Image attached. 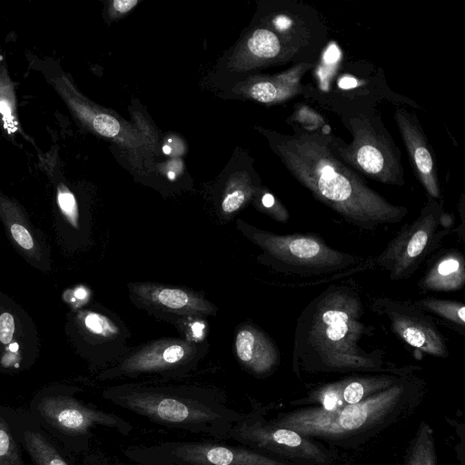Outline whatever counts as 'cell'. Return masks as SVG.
<instances>
[{"label":"cell","mask_w":465,"mask_h":465,"mask_svg":"<svg viewBox=\"0 0 465 465\" xmlns=\"http://www.w3.org/2000/svg\"><path fill=\"white\" fill-rule=\"evenodd\" d=\"M292 134L260 129L290 173L319 202L365 231L397 223L405 206L390 203L330 150L326 134L292 124Z\"/></svg>","instance_id":"1"},{"label":"cell","mask_w":465,"mask_h":465,"mask_svg":"<svg viewBox=\"0 0 465 465\" xmlns=\"http://www.w3.org/2000/svg\"><path fill=\"white\" fill-rule=\"evenodd\" d=\"M359 292L349 285H331L301 312L295 326L292 367L296 373H411L416 366H388L381 350L361 347L374 330L362 321Z\"/></svg>","instance_id":"2"},{"label":"cell","mask_w":465,"mask_h":465,"mask_svg":"<svg viewBox=\"0 0 465 465\" xmlns=\"http://www.w3.org/2000/svg\"><path fill=\"white\" fill-rule=\"evenodd\" d=\"M103 397L151 422L226 440L245 413L232 408L224 394L193 384L130 382L105 389Z\"/></svg>","instance_id":"3"},{"label":"cell","mask_w":465,"mask_h":465,"mask_svg":"<svg viewBox=\"0 0 465 465\" xmlns=\"http://www.w3.org/2000/svg\"><path fill=\"white\" fill-rule=\"evenodd\" d=\"M423 381L404 374L391 387L334 411L312 406L267 420L312 440L339 447H357L408 416L421 401Z\"/></svg>","instance_id":"4"},{"label":"cell","mask_w":465,"mask_h":465,"mask_svg":"<svg viewBox=\"0 0 465 465\" xmlns=\"http://www.w3.org/2000/svg\"><path fill=\"white\" fill-rule=\"evenodd\" d=\"M240 228L262 251L260 256L262 263L277 272L312 283L375 267L374 259L333 249L316 233L276 234L244 223Z\"/></svg>","instance_id":"5"},{"label":"cell","mask_w":465,"mask_h":465,"mask_svg":"<svg viewBox=\"0 0 465 465\" xmlns=\"http://www.w3.org/2000/svg\"><path fill=\"white\" fill-rule=\"evenodd\" d=\"M78 391L74 386L47 387L34 395L27 408L75 460L91 450L94 429L114 430L124 437L134 430L133 424L122 416L78 399Z\"/></svg>","instance_id":"6"},{"label":"cell","mask_w":465,"mask_h":465,"mask_svg":"<svg viewBox=\"0 0 465 465\" xmlns=\"http://www.w3.org/2000/svg\"><path fill=\"white\" fill-rule=\"evenodd\" d=\"M346 124L352 136L349 143L326 134L331 153L359 174L384 184L403 185L401 151L380 117L354 116L349 118Z\"/></svg>","instance_id":"7"},{"label":"cell","mask_w":465,"mask_h":465,"mask_svg":"<svg viewBox=\"0 0 465 465\" xmlns=\"http://www.w3.org/2000/svg\"><path fill=\"white\" fill-rule=\"evenodd\" d=\"M123 454L137 465H294L224 440H164L133 444Z\"/></svg>","instance_id":"8"},{"label":"cell","mask_w":465,"mask_h":465,"mask_svg":"<svg viewBox=\"0 0 465 465\" xmlns=\"http://www.w3.org/2000/svg\"><path fill=\"white\" fill-rule=\"evenodd\" d=\"M450 229V214L444 212L441 203L430 198L419 216L402 225L374 259L375 266L386 271L391 281L407 280L437 248Z\"/></svg>","instance_id":"9"},{"label":"cell","mask_w":465,"mask_h":465,"mask_svg":"<svg viewBox=\"0 0 465 465\" xmlns=\"http://www.w3.org/2000/svg\"><path fill=\"white\" fill-rule=\"evenodd\" d=\"M228 440L279 460H295L309 465H329L333 454L315 440L298 432L270 424L260 411L252 405L250 412L234 424Z\"/></svg>","instance_id":"10"},{"label":"cell","mask_w":465,"mask_h":465,"mask_svg":"<svg viewBox=\"0 0 465 465\" xmlns=\"http://www.w3.org/2000/svg\"><path fill=\"white\" fill-rule=\"evenodd\" d=\"M40 62L45 81L84 128L102 137L127 144L130 148L143 145V139L128 123L84 95L57 60L45 57Z\"/></svg>","instance_id":"11"},{"label":"cell","mask_w":465,"mask_h":465,"mask_svg":"<svg viewBox=\"0 0 465 465\" xmlns=\"http://www.w3.org/2000/svg\"><path fill=\"white\" fill-rule=\"evenodd\" d=\"M201 352L191 341L162 339L149 342L127 354L114 367L101 374V379L137 378L142 375L182 377L192 371Z\"/></svg>","instance_id":"12"},{"label":"cell","mask_w":465,"mask_h":465,"mask_svg":"<svg viewBox=\"0 0 465 465\" xmlns=\"http://www.w3.org/2000/svg\"><path fill=\"white\" fill-rule=\"evenodd\" d=\"M371 308L377 314L386 317L391 331L407 345L433 357L448 358L445 338L434 319L414 302L373 297Z\"/></svg>","instance_id":"13"},{"label":"cell","mask_w":465,"mask_h":465,"mask_svg":"<svg viewBox=\"0 0 465 465\" xmlns=\"http://www.w3.org/2000/svg\"><path fill=\"white\" fill-rule=\"evenodd\" d=\"M312 43L259 26L250 31L231 57L229 65L235 71H248L288 62L303 63L302 54Z\"/></svg>","instance_id":"14"},{"label":"cell","mask_w":465,"mask_h":465,"mask_svg":"<svg viewBox=\"0 0 465 465\" xmlns=\"http://www.w3.org/2000/svg\"><path fill=\"white\" fill-rule=\"evenodd\" d=\"M13 432L33 465H77L74 460L25 408L5 405Z\"/></svg>","instance_id":"15"},{"label":"cell","mask_w":465,"mask_h":465,"mask_svg":"<svg viewBox=\"0 0 465 465\" xmlns=\"http://www.w3.org/2000/svg\"><path fill=\"white\" fill-rule=\"evenodd\" d=\"M134 301L147 309L180 316H208L216 308L203 295L179 287L150 282L129 284Z\"/></svg>","instance_id":"16"},{"label":"cell","mask_w":465,"mask_h":465,"mask_svg":"<svg viewBox=\"0 0 465 465\" xmlns=\"http://www.w3.org/2000/svg\"><path fill=\"white\" fill-rule=\"evenodd\" d=\"M393 117L414 173L429 196L438 200L440 190L435 158L419 120L415 114L401 107L395 110Z\"/></svg>","instance_id":"17"},{"label":"cell","mask_w":465,"mask_h":465,"mask_svg":"<svg viewBox=\"0 0 465 465\" xmlns=\"http://www.w3.org/2000/svg\"><path fill=\"white\" fill-rule=\"evenodd\" d=\"M235 355L251 374L263 378L272 374L280 363V353L272 340L255 326L245 324L237 331Z\"/></svg>","instance_id":"18"},{"label":"cell","mask_w":465,"mask_h":465,"mask_svg":"<svg viewBox=\"0 0 465 465\" xmlns=\"http://www.w3.org/2000/svg\"><path fill=\"white\" fill-rule=\"evenodd\" d=\"M313 64L303 62L278 74L251 77L240 86V93L262 104L286 102L301 94L302 78Z\"/></svg>","instance_id":"19"},{"label":"cell","mask_w":465,"mask_h":465,"mask_svg":"<svg viewBox=\"0 0 465 465\" xmlns=\"http://www.w3.org/2000/svg\"><path fill=\"white\" fill-rule=\"evenodd\" d=\"M465 284V258L459 250L440 254L418 282L423 292H454Z\"/></svg>","instance_id":"20"},{"label":"cell","mask_w":465,"mask_h":465,"mask_svg":"<svg viewBox=\"0 0 465 465\" xmlns=\"http://www.w3.org/2000/svg\"><path fill=\"white\" fill-rule=\"evenodd\" d=\"M15 81L11 78L5 59L0 54V131L4 138L20 147L18 137H22L36 147L32 137L22 128L17 110Z\"/></svg>","instance_id":"21"},{"label":"cell","mask_w":465,"mask_h":465,"mask_svg":"<svg viewBox=\"0 0 465 465\" xmlns=\"http://www.w3.org/2000/svg\"><path fill=\"white\" fill-rule=\"evenodd\" d=\"M402 375L404 374L384 372L374 375L349 376L339 380L343 407L357 403L391 387L397 382Z\"/></svg>","instance_id":"22"},{"label":"cell","mask_w":465,"mask_h":465,"mask_svg":"<svg viewBox=\"0 0 465 465\" xmlns=\"http://www.w3.org/2000/svg\"><path fill=\"white\" fill-rule=\"evenodd\" d=\"M414 303L430 316H436L462 335L465 331V306L462 302L434 297L414 301Z\"/></svg>","instance_id":"23"},{"label":"cell","mask_w":465,"mask_h":465,"mask_svg":"<svg viewBox=\"0 0 465 465\" xmlns=\"http://www.w3.org/2000/svg\"><path fill=\"white\" fill-rule=\"evenodd\" d=\"M403 465H438L433 431L421 422L406 450Z\"/></svg>","instance_id":"24"},{"label":"cell","mask_w":465,"mask_h":465,"mask_svg":"<svg viewBox=\"0 0 465 465\" xmlns=\"http://www.w3.org/2000/svg\"><path fill=\"white\" fill-rule=\"evenodd\" d=\"M0 216L9 226L10 232L14 240L23 249L28 252H34L35 241L30 234L25 221L20 206L11 198L5 196L0 192Z\"/></svg>","instance_id":"25"},{"label":"cell","mask_w":465,"mask_h":465,"mask_svg":"<svg viewBox=\"0 0 465 465\" xmlns=\"http://www.w3.org/2000/svg\"><path fill=\"white\" fill-rule=\"evenodd\" d=\"M256 189L246 174L241 173L231 178L222 198L223 214L231 215L241 209L253 197Z\"/></svg>","instance_id":"26"},{"label":"cell","mask_w":465,"mask_h":465,"mask_svg":"<svg viewBox=\"0 0 465 465\" xmlns=\"http://www.w3.org/2000/svg\"><path fill=\"white\" fill-rule=\"evenodd\" d=\"M0 465H25L23 449L11 428L5 405L2 403H0Z\"/></svg>","instance_id":"27"},{"label":"cell","mask_w":465,"mask_h":465,"mask_svg":"<svg viewBox=\"0 0 465 465\" xmlns=\"http://www.w3.org/2000/svg\"><path fill=\"white\" fill-rule=\"evenodd\" d=\"M255 206L277 222L286 223L290 214L285 206L266 189L257 188L253 195Z\"/></svg>","instance_id":"28"},{"label":"cell","mask_w":465,"mask_h":465,"mask_svg":"<svg viewBox=\"0 0 465 465\" xmlns=\"http://www.w3.org/2000/svg\"><path fill=\"white\" fill-rule=\"evenodd\" d=\"M84 324L90 331L104 337H110L118 332V328L111 321L94 312L85 315Z\"/></svg>","instance_id":"29"},{"label":"cell","mask_w":465,"mask_h":465,"mask_svg":"<svg viewBox=\"0 0 465 465\" xmlns=\"http://www.w3.org/2000/svg\"><path fill=\"white\" fill-rule=\"evenodd\" d=\"M81 465H127L114 455L108 454L100 449H93L81 457Z\"/></svg>","instance_id":"30"},{"label":"cell","mask_w":465,"mask_h":465,"mask_svg":"<svg viewBox=\"0 0 465 465\" xmlns=\"http://www.w3.org/2000/svg\"><path fill=\"white\" fill-rule=\"evenodd\" d=\"M15 321L8 312L0 315V341L4 344L9 343L14 336Z\"/></svg>","instance_id":"31"},{"label":"cell","mask_w":465,"mask_h":465,"mask_svg":"<svg viewBox=\"0 0 465 465\" xmlns=\"http://www.w3.org/2000/svg\"><path fill=\"white\" fill-rule=\"evenodd\" d=\"M138 0H114L108 6V15L116 18L129 13L137 4Z\"/></svg>","instance_id":"32"},{"label":"cell","mask_w":465,"mask_h":465,"mask_svg":"<svg viewBox=\"0 0 465 465\" xmlns=\"http://www.w3.org/2000/svg\"><path fill=\"white\" fill-rule=\"evenodd\" d=\"M74 296L77 298V299H80V300H83L86 297V291L85 289L80 287V288H77L75 291H74Z\"/></svg>","instance_id":"33"},{"label":"cell","mask_w":465,"mask_h":465,"mask_svg":"<svg viewBox=\"0 0 465 465\" xmlns=\"http://www.w3.org/2000/svg\"><path fill=\"white\" fill-rule=\"evenodd\" d=\"M163 153H165V154H170V153H171V152H172V148H171L169 145H164V146L163 147Z\"/></svg>","instance_id":"34"},{"label":"cell","mask_w":465,"mask_h":465,"mask_svg":"<svg viewBox=\"0 0 465 465\" xmlns=\"http://www.w3.org/2000/svg\"><path fill=\"white\" fill-rule=\"evenodd\" d=\"M9 350H10L12 352H16V351H17V344L10 345V346H9Z\"/></svg>","instance_id":"35"},{"label":"cell","mask_w":465,"mask_h":465,"mask_svg":"<svg viewBox=\"0 0 465 465\" xmlns=\"http://www.w3.org/2000/svg\"><path fill=\"white\" fill-rule=\"evenodd\" d=\"M168 178L170 180H174L175 179V174L173 172H169L168 174H167Z\"/></svg>","instance_id":"36"}]
</instances>
